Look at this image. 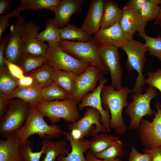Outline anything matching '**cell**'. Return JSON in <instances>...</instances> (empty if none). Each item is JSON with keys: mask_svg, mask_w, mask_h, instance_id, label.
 Segmentation results:
<instances>
[{"mask_svg": "<svg viewBox=\"0 0 161 161\" xmlns=\"http://www.w3.org/2000/svg\"><path fill=\"white\" fill-rule=\"evenodd\" d=\"M43 114L35 106H32L30 114L25 124L15 132L20 140V144L24 143L32 135L38 134L40 138L51 139L58 137L63 134L60 125L48 124L44 121Z\"/></svg>", "mask_w": 161, "mask_h": 161, "instance_id": "7a4b0ae2", "label": "cell"}, {"mask_svg": "<svg viewBox=\"0 0 161 161\" xmlns=\"http://www.w3.org/2000/svg\"><path fill=\"white\" fill-rule=\"evenodd\" d=\"M104 75L100 69L91 64L81 74H73L74 90L67 99L73 100L79 104L88 92L95 89L97 81L104 78Z\"/></svg>", "mask_w": 161, "mask_h": 161, "instance_id": "30bf717a", "label": "cell"}, {"mask_svg": "<svg viewBox=\"0 0 161 161\" xmlns=\"http://www.w3.org/2000/svg\"><path fill=\"white\" fill-rule=\"evenodd\" d=\"M147 78L145 79V83L158 90L161 94V68L154 72H148Z\"/></svg>", "mask_w": 161, "mask_h": 161, "instance_id": "f35d334b", "label": "cell"}, {"mask_svg": "<svg viewBox=\"0 0 161 161\" xmlns=\"http://www.w3.org/2000/svg\"><path fill=\"white\" fill-rule=\"evenodd\" d=\"M123 14V10L117 4L112 0L105 1L100 29L111 27L120 22Z\"/></svg>", "mask_w": 161, "mask_h": 161, "instance_id": "603a6c76", "label": "cell"}, {"mask_svg": "<svg viewBox=\"0 0 161 161\" xmlns=\"http://www.w3.org/2000/svg\"><path fill=\"white\" fill-rule=\"evenodd\" d=\"M61 0H20L19 5L22 10L45 9L55 12Z\"/></svg>", "mask_w": 161, "mask_h": 161, "instance_id": "83f0119b", "label": "cell"}, {"mask_svg": "<svg viewBox=\"0 0 161 161\" xmlns=\"http://www.w3.org/2000/svg\"><path fill=\"white\" fill-rule=\"evenodd\" d=\"M92 41L99 46H111L117 49L124 45L133 38V36L125 32L121 28L120 22L103 29H100L92 36Z\"/></svg>", "mask_w": 161, "mask_h": 161, "instance_id": "4fadbf2b", "label": "cell"}, {"mask_svg": "<svg viewBox=\"0 0 161 161\" xmlns=\"http://www.w3.org/2000/svg\"><path fill=\"white\" fill-rule=\"evenodd\" d=\"M69 153L65 140L55 141L49 140L45 152V156L42 161H56L59 156L67 155Z\"/></svg>", "mask_w": 161, "mask_h": 161, "instance_id": "f546056e", "label": "cell"}, {"mask_svg": "<svg viewBox=\"0 0 161 161\" xmlns=\"http://www.w3.org/2000/svg\"><path fill=\"white\" fill-rule=\"evenodd\" d=\"M22 11L20 5L10 12L4 16L1 15L0 17V40L2 38L3 34L9 25L10 19L12 17H18L20 15V13Z\"/></svg>", "mask_w": 161, "mask_h": 161, "instance_id": "74e56055", "label": "cell"}, {"mask_svg": "<svg viewBox=\"0 0 161 161\" xmlns=\"http://www.w3.org/2000/svg\"><path fill=\"white\" fill-rule=\"evenodd\" d=\"M71 133L72 136L75 139L80 140H83L84 137L81 132L79 130L74 129L71 131Z\"/></svg>", "mask_w": 161, "mask_h": 161, "instance_id": "681fc988", "label": "cell"}, {"mask_svg": "<svg viewBox=\"0 0 161 161\" xmlns=\"http://www.w3.org/2000/svg\"><path fill=\"white\" fill-rule=\"evenodd\" d=\"M76 102L72 100H41L35 105L38 109L47 117L51 124L60 122L61 119L73 123L80 119V115Z\"/></svg>", "mask_w": 161, "mask_h": 161, "instance_id": "3957f363", "label": "cell"}, {"mask_svg": "<svg viewBox=\"0 0 161 161\" xmlns=\"http://www.w3.org/2000/svg\"><path fill=\"white\" fill-rule=\"evenodd\" d=\"M10 100L7 95L0 93V119L8 109Z\"/></svg>", "mask_w": 161, "mask_h": 161, "instance_id": "7bdbcfd3", "label": "cell"}, {"mask_svg": "<svg viewBox=\"0 0 161 161\" xmlns=\"http://www.w3.org/2000/svg\"><path fill=\"white\" fill-rule=\"evenodd\" d=\"M118 140L117 137L105 133L97 134L93 136L90 141L89 149L96 154L106 149Z\"/></svg>", "mask_w": 161, "mask_h": 161, "instance_id": "4316f807", "label": "cell"}, {"mask_svg": "<svg viewBox=\"0 0 161 161\" xmlns=\"http://www.w3.org/2000/svg\"><path fill=\"white\" fill-rule=\"evenodd\" d=\"M49 139L44 138L42 141V146L38 152L32 151L33 146L32 142L28 140L21 144L19 147L20 156L22 161H40L42 155L45 153Z\"/></svg>", "mask_w": 161, "mask_h": 161, "instance_id": "d4e9b609", "label": "cell"}, {"mask_svg": "<svg viewBox=\"0 0 161 161\" xmlns=\"http://www.w3.org/2000/svg\"><path fill=\"white\" fill-rule=\"evenodd\" d=\"M41 89L33 84L28 86H18L8 95L10 99L17 98L30 103L32 106H35L41 100Z\"/></svg>", "mask_w": 161, "mask_h": 161, "instance_id": "7402d4cb", "label": "cell"}, {"mask_svg": "<svg viewBox=\"0 0 161 161\" xmlns=\"http://www.w3.org/2000/svg\"><path fill=\"white\" fill-rule=\"evenodd\" d=\"M161 0H146L140 14L145 22L154 20L158 16L160 10L159 4Z\"/></svg>", "mask_w": 161, "mask_h": 161, "instance_id": "e575fe53", "label": "cell"}, {"mask_svg": "<svg viewBox=\"0 0 161 161\" xmlns=\"http://www.w3.org/2000/svg\"><path fill=\"white\" fill-rule=\"evenodd\" d=\"M107 81L108 79L106 78L100 79L97 87L92 92L86 94L81 99L78 106L79 110L86 106L92 107L97 109L100 114V120L102 124L107 131L109 132L111 130L110 112L107 107L105 109L103 108L101 97L103 88Z\"/></svg>", "mask_w": 161, "mask_h": 161, "instance_id": "9a60e30c", "label": "cell"}, {"mask_svg": "<svg viewBox=\"0 0 161 161\" xmlns=\"http://www.w3.org/2000/svg\"><path fill=\"white\" fill-rule=\"evenodd\" d=\"M48 45L45 58L47 62L55 69L78 75L91 65L88 62L68 54L62 49L59 43Z\"/></svg>", "mask_w": 161, "mask_h": 161, "instance_id": "8992f818", "label": "cell"}, {"mask_svg": "<svg viewBox=\"0 0 161 161\" xmlns=\"http://www.w3.org/2000/svg\"><path fill=\"white\" fill-rule=\"evenodd\" d=\"M12 1L11 0H0V14L1 15L9 11Z\"/></svg>", "mask_w": 161, "mask_h": 161, "instance_id": "7dc6e473", "label": "cell"}, {"mask_svg": "<svg viewBox=\"0 0 161 161\" xmlns=\"http://www.w3.org/2000/svg\"><path fill=\"white\" fill-rule=\"evenodd\" d=\"M25 22L24 17L20 15L16 18L12 26L10 35L5 47L4 56L11 62L18 65L21 54L23 29Z\"/></svg>", "mask_w": 161, "mask_h": 161, "instance_id": "2e32d148", "label": "cell"}, {"mask_svg": "<svg viewBox=\"0 0 161 161\" xmlns=\"http://www.w3.org/2000/svg\"><path fill=\"white\" fill-rule=\"evenodd\" d=\"M86 158L87 161H123L119 158L110 160H103L97 158L94 154L90 150L88 151L86 156Z\"/></svg>", "mask_w": 161, "mask_h": 161, "instance_id": "c3c4849f", "label": "cell"}, {"mask_svg": "<svg viewBox=\"0 0 161 161\" xmlns=\"http://www.w3.org/2000/svg\"><path fill=\"white\" fill-rule=\"evenodd\" d=\"M18 83L19 86H30L33 84V80L30 75H24L22 78L18 79Z\"/></svg>", "mask_w": 161, "mask_h": 161, "instance_id": "bcb514c9", "label": "cell"}, {"mask_svg": "<svg viewBox=\"0 0 161 161\" xmlns=\"http://www.w3.org/2000/svg\"><path fill=\"white\" fill-rule=\"evenodd\" d=\"M73 74L54 68L52 75L53 83L60 86L70 95L72 93L74 87Z\"/></svg>", "mask_w": 161, "mask_h": 161, "instance_id": "f1b7e54d", "label": "cell"}, {"mask_svg": "<svg viewBox=\"0 0 161 161\" xmlns=\"http://www.w3.org/2000/svg\"><path fill=\"white\" fill-rule=\"evenodd\" d=\"M45 57H37L31 55L21 54L18 63L25 75H27L32 70L39 67L47 62Z\"/></svg>", "mask_w": 161, "mask_h": 161, "instance_id": "d6a6232c", "label": "cell"}, {"mask_svg": "<svg viewBox=\"0 0 161 161\" xmlns=\"http://www.w3.org/2000/svg\"><path fill=\"white\" fill-rule=\"evenodd\" d=\"M154 105L157 112L153 120L142 119L137 129L141 143L147 149L161 146V104L157 102Z\"/></svg>", "mask_w": 161, "mask_h": 161, "instance_id": "9c48e42d", "label": "cell"}, {"mask_svg": "<svg viewBox=\"0 0 161 161\" xmlns=\"http://www.w3.org/2000/svg\"><path fill=\"white\" fill-rule=\"evenodd\" d=\"M41 100L51 101L66 100L69 94L57 85L52 83L41 89Z\"/></svg>", "mask_w": 161, "mask_h": 161, "instance_id": "1f68e13d", "label": "cell"}, {"mask_svg": "<svg viewBox=\"0 0 161 161\" xmlns=\"http://www.w3.org/2000/svg\"><path fill=\"white\" fill-rule=\"evenodd\" d=\"M9 38V35H6L2 38L0 40V70L4 69L6 66L4 62V52Z\"/></svg>", "mask_w": 161, "mask_h": 161, "instance_id": "f6af8a7d", "label": "cell"}, {"mask_svg": "<svg viewBox=\"0 0 161 161\" xmlns=\"http://www.w3.org/2000/svg\"><path fill=\"white\" fill-rule=\"evenodd\" d=\"M83 2L82 0H61L55 12V25L59 29L68 25L72 16L81 10Z\"/></svg>", "mask_w": 161, "mask_h": 161, "instance_id": "ac0fdd59", "label": "cell"}, {"mask_svg": "<svg viewBox=\"0 0 161 161\" xmlns=\"http://www.w3.org/2000/svg\"><path fill=\"white\" fill-rule=\"evenodd\" d=\"M40 30L39 26L33 22H25L23 29L21 54L45 57L48 46L38 39Z\"/></svg>", "mask_w": 161, "mask_h": 161, "instance_id": "8fae6325", "label": "cell"}, {"mask_svg": "<svg viewBox=\"0 0 161 161\" xmlns=\"http://www.w3.org/2000/svg\"></svg>", "mask_w": 161, "mask_h": 161, "instance_id": "816d5d0a", "label": "cell"}, {"mask_svg": "<svg viewBox=\"0 0 161 161\" xmlns=\"http://www.w3.org/2000/svg\"><path fill=\"white\" fill-rule=\"evenodd\" d=\"M131 92L126 87H123L120 90H115L111 85H107L104 86L101 92L103 106L104 109L107 107L110 113V128L117 134H122L127 130L122 112L129 103L127 97Z\"/></svg>", "mask_w": 161, "mask_h": 161, "instance_id": "6da1fadb", "label": "cell"}, {"mask_svg": "<svg viewBox=\"0 0 161 161\" xmlns=\"http://www.w3.org/2000/svg\"><path fill=\"white\" fill-rule=\"evenodd\" d=\"M98 52L110 73L111 85L117 90H120L123 87V71L118 49L111 46H99Z\"/></svg>", "mask_w": 161, "mask_h": 161, "instance_id": "7c38bea8", "label": "cell"}, {"mask_svg": "<svg viewBox=\"0 0 161 161\" xmlns=\"http://www.w3.org/2000/svg\"><path fill=\"white\" fill-rule=\"evenodd\" d=\"M105 1L93 0L90 3L81 28L92 37L100 29Z\"/></svg>", "mask_w": 161, "mask_h": 161, "instance_id": "e0dca14e", "label": "cell"}, {"mask_svg": "<svg viewBox=\"0 0 161 161\" xmlns=\"http://www.w3.org/2000/svg\"><path fill=\"white\" fill-rule=\"evenodd\" d=\"M121 49L127 55L126 69L137 71L138 75L132 92L142 93V87L145 85L143 71L146 61L145 54L147 49L140 41L133 38L128 41Z\"/></svg>", "mask_w": 161, "mask_h": 161, "instance_id": "277c9868", "label": "cell"}, {"mask_svg": "<svg viewBox=\"0 0 161 161\" xmlns=\"http://www.w3.org/2000/svg\"><path fill=\"white\" fill-rule=\"evenodd\" d=\"M63 134L65 136V139L69 141L72 150L66 156L65 155L59 156L56 161H87L84 153L89 149L90 141L76 139L70 131H63Z\"/></svg>", "mask_w": 161, "mask_h": 161, "instance_id": "d6986e66", "label": "cell"}, {"mask_svg": "<svg viewBox=\"0 0 161 161\" xmlns=\"http://www.w3.org/2000/svg\"><path fill=\"white\" fill-rule=\"evenodd\" d=\"M100 117V114L97 109L89 107L84 116L69 125L68 129L71 131L74 129L79 130L84 138L91 135L94 136L99 133H105L107 131L101 123Z\"/></svg>", "mask_w": 161, "mask_h": 161, "instance_id": "5bb4252c", "label": "cell"}, {"mask_svg": "<svg viewBox=\"0 0 161 161\" xmlns=\"http://www.w3.org/2000/svg\"><path fill=\"white\" fill-rule=\"evenodd\" d=\"M61 40H77L80 41H92V37L89 35L82 28L69 23L66 26L59 29Z\"/></svg>", "mask_w": 161, "mask_h": 161, "instance_id": "484cf974", "label": "cell"}, {"mask_svg": "<svg viewBox=\"0 0 161 161\" xmlns=\"http://www.w3.org/2000/svg\"><path fill=\"white\" fill-rule=\"evenodd\" d=\"M151 156L150 154L140 153L138 151L134 146H133L128 161H151Z\"/></svg>", "mask_w": 161, "mask_h": 161, "instance_id": "b9f144b4", "label": "cell"}, {"mask_svg": "<svg viewBox=\"0 0 161 161\" xmlns=\"http://www.w3.org/2000/svg\"><path fill=\"white\" fill-rule=\"evenodd\" d=\"M145 91L144 94L133 93L131 95L133 101L128 103L126 109V112L130 118L128 126L130 130L137 129L140 122L144 116L152 117L154 114V111L151 107L150 103L157 95V89L149 86Z\"/></svg>", "mask_w": 161, "mask_h": 161, "instance_id": "ba28073f", "label": "cell"}, {"mask_svg": "<svg viewBox=\"0 0 161 161\" xmlns=\"http://www.w3.org/2000/svg\"><path fill=\"white\" fill-rule=\"evenodd\" d=\"M6 138L0 140V161H22L19 152L20 140L16 132Z\"/></svg>", "mask_w": 161, "mask_h": 161, "instance_id": "44dd1931", "label": "cell"}, {"mask_svg": "<svg viewBox=\"0 0 161 161\" xmlns=\"http://www.w3.org/2000/svg\"><path fill=\"white\" fill-rule=\"evenodd\" d=\"M45 25V28L38 34V40L46 41L49 44L59 43L61 40L59 28L55 24L54 19H49Z\"/></svg>", "mask_w": 161, "mask_h": 161, "instance_id": "4dcf8cb0", "label": "cell"}, {"mask_svg": "<svg viewBox=\"0 0 161 161\" xmlns=\"http://www.w3.org/2000/svg\"><path fill=\"white\" fill-rule=\"evenodd\" d=\"M123 146L122 142L118 140L104 150L94 155L97 158L103 160H110L121 157L124 155Z\"/></svg>", "mask_w": 161, "mask_h": 161, "instance_id": "8d00e7d4", "label": "cell"}, {"mask_svg": "<svg viewBox=\"0 0 161 161\" xmlns=\"http://www.w3.org/2000/svg\"><path fill=\"white\" fill-rule=\"evenodd\" d=\"M4 62L10 73L17 79H20L24 76V72L18 65L13 63L4 58Z\"/></svg>", "mask_w": 161, "mask_h": 161, "instance_id": "60d3db41", "label": "cell"}, {"mask_svg": "<svg viewBox=\"0 0 161 161\" xmlns=\"http://www.w3.org/2000/svg\"><path fill=\"white\" fill-rule=\"evenodd\" d=\"M18 86V79L10 73L6 66L0 70V93L9 95Z\"/></svg>", "mask_w": 161, "mask_h": 161, "instance_id": "836d02e7", "label": "cell"}, {"mask_svg": "<svg viewBox=\"0 0 161 161\" xmlns=\"http://www.w3.org/2000/svg\"><path fill=\"white\" fill-rule=\"evenodd\" d=\"M154 24L159 25L161 27V3L160 5V10L159 14L156 18L155 19Z\"/></svg>", "mask_w": 161, "mask_h": 161, "instance_id": "f907efd6", "label": "cell"}, {"mask_svg": "<svg viewBox=\"0 0 161 161\" xmlns=\"http://www.w3.org/2000/svg\"><path fill=\"white\" fill-rule=\"evenodd\" d=\"M146 0H129L123 7V10H129L136 13H140Z\"/></svg>", "mask_w": 161, "mask_h": 161, "instance_id": "ab89813d", "label": "cell"}, {"mask_svg": "<svg viewBox=\"0 0 161 161\" xmlns=\"http://www.w3.org/2000/svg\"><path fill=\"white\" fill-rule=\"evenodd\" d=\"M120 24L125 32L132 36L137 32H138V35L146 34L147 23L143 21L140 13L123 10Z\"/></svg>", "mask_w": 161, "mask_h": 161, "instance_id": "ffe728a7", "label": "cell"}, {"mask_svg": "<svg viewBox=\"0 0 161 161\" xmlns=\"http://www.w3.org/2000/svg\"><path fill=\"white\" fill-rule=\"evenodd\" d=\"M144 153L150 154L151 156V161H161V146L151 149L145 148L143 150Z\"/></svg>", "mask_w": 161, "mask_h": 161, "instance_id": "ee69618b", "label": "cell"}, {"mask_svg": "<svg viewBox=\"0 0 161 161\" xmlns=\"http://www.w3.org/2000/svg\"><path fill=\"white\" fill-rule=\"evenodd\" d=\"M31 107L21 99H11L8 109L0 119V135L7 138L20 129L28 117Z\"/></svg>", "mask_w": 161, "mask_h": 161, "instance_id": "5b68a950", "label": "cell"}, {"mask_svg": "<svg viewBox=\"0 0 161 161\" xmlns=\"http://www.w3.org/2000/svg\"><path fill=\"white\" fill-rule=\"evenodd\" d=\"M54 68L47 62L30 72L27 75L32 77L33 85L42 88L53 83L52 75Z\"/></svg>", "mask_w": 161, "mask_h": 161, "instance_id": "cb8c5ba5", "label": "cell"}, {"mask_svg": "<svg viewBox=\"0 0 161 161\" xmlns=\"http://www.w3.org/2000/svg\"><path fill=\"white\" fill-rule=\"evenodd\" d=\"M59 44L67 53L77 59L89 63L100 69L104 74L108 73V70L99 54V46L95 41L75 42L61 40Z\"/></svg>", "mask_w": 161, "mask_h": 161, "instance_id": "52a82bcc", "label": "cell"}, {"mask_svg": "<svg viewBox=\"0 0 161 161\" xmlns=\"http://www.w3.org/2000/svg\"><path fill=\"white\" fill-rule=\"evenodd\" d=\"M137 35L143 38L145 41L144 46L149 54L161 61V36L158 34L157 37H153L146 34Z\"/></svg>", "mask_w": 161, "mask_h": 161, "instance_id": "d590c367", "label": "cell"}]
</instances>
